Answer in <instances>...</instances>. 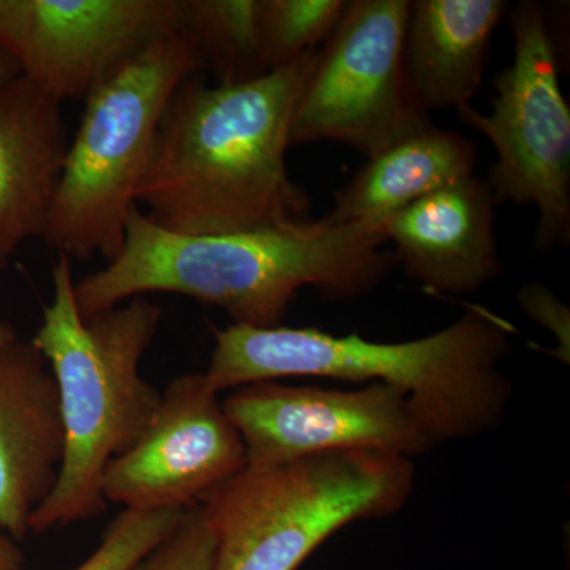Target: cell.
Returning <instances> with one entry per match:
<instances>
[{"instance_id":"obj_10","label":"cell","mask_w":570,"mask_h":570,"mask_svg":"<svg viewBox=\"0 0 570 570\" xmlns=\"http://www.w3.org/2000/svg\"><path fill=\"white\" fill-rule=\"evenodd\" d=\"M179 21L181 0H0V50L59 102L86 100Z\"/></svg>"},{"instance_id":"obj_9","label":"cell","mask_w":570,"mask_h":570,"mask_svg":"<svg viewBox=\"0 0 570 570\" xmlns=\"http://www.w3.org/2000/svg\"><path fill=\"white\" fill-rule=\"evenodd\" d=\"M223 403L245 444L247 466L348 450L412 460L438 445L406 393L385 384L326 390L258 382Z\"/></svg>"},{"instance_id":"obj_21","label":"cell","mask_w":570,"mask_h":570,"mask_svg":"<svg viewBox=\"0 0 570 570\" xmlns=\"http://www.w3.org/2000/svg\"><path fill=\"white\" fill-rule=\"evenodd\" d=\"M523 313L535 324L549 330L558 341V356L569 363L570 311L546 284H524L517 295Z\"/></svg>"},{"instance_id":"obj_19","label":"cell","mask_w":570,"mask_h":570,"mask_svg":"<svg viewBox=\"0 0 570 570\" xmlns=\"http://www.w3.org/2000/svg\"><path fill=\"white\" fill-rule=\"evenodd\" d=\"M186 515L187 510L124 509L108 524L97 550L75 570H135L181 527Z\"/></svg>"},{"instance_id":"obj_18","label":"cell","mask_w":570,"mask_h":570,"mask_svg":"<svg viewBox=\"0 0 570 570\" xmlns=\"http://www.w3.org/2000/svg\"><path fill=\"white\" fill-rule=\"evenodd\" d=\"M347 0H261L262 50L273 71L318 50L330 39Z\"/></svg>"},{"instance_id":"obj_1","label":"cell","mask_w":570,"mask_h":570,"mask_svg":"<svg viewBox=\"0 0 570 570\" xmlns=\"http://www.w3.org/2000/svg\"><path fill=\"white\" fill-rule=\"evenodd\" d=\"M385 243L381 225L326 216L235 234H175L135 205L121 250L75 284V302L91 321L137 296L178 294L219 307L234 325L272 328L302 288L328 299L373 291L390 269Z\"/></svg>"},{"instance_id":"obj_17","label":"cell","mask_w":570,"mask_h":570,"mask_svg":"<svg viewBox=\"0 0 570 570\" xmlns=\"http://www.w3.org/2000/svg\"><path fill=\"white\" fill-rule=\"evenodd\" d=\"M179 31L193 40L217 85L268 73L262 50L261 0H181Z\"/></svg>"},{"instance_id":"obj_14","label":"cell","mask_w":570,"mask_h":570,"mask_svg":"<svg viewBox=\"0 0 570 570\" xmlns=\"http://www.w3.org/2000/svg\"><path fill=\"white\" fill-rule=\"evenodd\" d=\"M61 107L22 75L0 88V272L47 234L70 142Z\"/></svg>"},{"instance_id":"obj_3","label":"cell","mask_w":570,"mask_h":570,"mask_svg":"<svg viewBox=\"0 0 570 570\" xmlns=\"http://www.w3.org/2000/svg\"><path fill=\"white\" fill-rule=\"evenodd\" d=\"M504 318L482 306L434 335L406 343H374L313 326L228 325L214 333L205 379L214 392L284 377H325L401 390L439 444L498 430L512 385L501 373L510 351Z\"/></svg>"},{"instance_id":"obj_11","label":"cell","mask_w":570,"mask_h":570,"mask_svg":"<svg viewBox=\"0 0 570 570\" xmlns=\"http://www.w3.org/2000/svg\"><path fill=\"white\" fill-rule=\"evenodd\" d=\"M247 466L246 449L205 374H184L163 392L153 422L105 471V501L124 509L189 510Z\"/></svg>"},{"instance_id":"obj_20","label":"cell","mask_w":570,"mask_h":570,"mask_svg":"<svg viewBox=\"0 0 570 570\" xmlns=\"http://www.w3.org/2000/svg\"><path fill=\"white\" fill-rule=\"evenodd\" d=\"M216 539L204 508L187 510L181 527L135 570H212Z\"/></svg>"},{"instance_id":"obj_23","label":"cell","mask_w":570,"mask_h":570,"mask_svg":"<svg viewBox=\"0 0 570 570\" xmlns=\"http://www.w3.org/2000/svg\"><path fill=\"white\" fill-rule=\"evenodd\" d=\"M18 77H21L20 67L6 51L0 50V88L9 85L10 81L17 80Z\"/></svg>"},{"instance_id":"obj_5","label":"cell","mask_w":570,"mask_h":570,"mask_svg":"<svg viewBox=\"0 0 570 570\" xmlns=\"http://www.w3.org/2000/svg\"><path fill=\"white\" fill-rule=\"evenodd\" d=\"M414 487L412 460L370 450L246 466L202 504L212 570H296L347 524L395 515Z\"/></svg>"},{"instance_id":"obj_12","label":"cell","mask_w":570,"mask_h":570,"mask_svg":"<svg viewBox=\"0 0 570 570\" xmlns=\"http://www.w3.org/2000/svg\"><path fill=\"white\" fill-rule=\"evenodd\" d=\"M66 434L58 385L31 341L0 348V531L22 542L61 472Z\"/></svg>"},{"instance_id":"obj_8","label":"cell","mask_w":570,"mask_h":570,"mask_svg":"<svg viewBox=\"0 0 570 570\" xmlns=\"http://www.w3.org/2000/svg\"><path fill=\"white\" fill-rule=\"evenodd\" d=\"M409 0H351L307 78L291 146L337 141L374 159L433 127L409 85Z\"/></svg>"},{"instance_id":"obj_6","label":"cell","mask_w":570,"mask_h":570,"mask_svg":"<svg viewBox=\"0 0 570 570\" xmlns=\"http://www.w3.org/2000/svg\"><path fill=\"white\" fill-rule=\"evenodd\" d=\"M202 69L193 40L179 31L154 41L86 97L43 236L50 249L80 261L119 254L165 108Z\"/></svg>"},{"instance_id":"obj_13","label":"cell","mask_w":570,"mask_h":570,"mask_svg":"<svg viewBox=\"0 0 570 570\" xmlns=\"http://www.w3.org/2000/svg\"><path fill=\"white\" fill-rule=\"evenodd\" d=\"M494 198L478 176L420 198L385 224L406 275L434 294H471L502 273Z\"/></svg>"},{"instance_id":"obj_4","label":"cell","mask_w":570,"mask_h":570,"mask_svg":"<svg viewBox=\"0 0 570 570\" xmlns=\"http://www.w3.org/2000/svg\"><path fill=\"white\" fill-rule=\"evenodd\" d=\"M52 299L31 343L50 366L66 434L58 483L32 515L31 534L97 519L107 510L105 471L153 422L163 392L140 373L163 309L145 296L82 321L71 261L58 254Z\"/></svg>"},{"instance_id":"obj_24","label":"cell","mask_w":570,"mask_h":570,"mask_svg":"<svg viewBox=\"0 0 570 570\" xmlns=\"http://www.w3.org/2000/svg\"><path fill=\"white\" fill-rule=\"evenodd\" d=\"M17 340L18 335L13 326L7 324V322H0V348L9 346V344Z\"/></svg>"},{"instance_id":"obj_22","label":"cell","mask_w":570,"mask_h":570,"mask_svg":"<svg viewBox=\"0 0 570 570\" xmlns=\"http://www.w3.org/2000/svg\"><path fill=\"white\" fill-rule=\"evenodd\" d=\"M0 570H24V554L14 540L0 534Z\"/></svg>"},{"instance_id":"obj_16","label":"cell","mask_w":570,"mask_h":570,"mask_svg":"<svg viewBox=\"0 0 570 570\" xmlns=\"http://www.w3.org/2000/svg\"><path fill=\"white\" fill-rule=\"evenodd\" d=\"M478 160V149L469 138L430 127L367 160L337 190L326 217L385 228L390 217L420 198L474 176Z\"/></svg>"},{"instance_id":"obj_7","label":"cell","mask_w":570,"mask_h":570,"mask_svg":"<svg viewBox=\"0 0 570 570\" xmlns=\"http://www.w3.org/2000/svg\"><path fill=\"white\" fill-rule=\"evenodd\" d=\"M512 33L513 61L494 78L490 115L471 105L459 115L497 151L487 179L494 204L534 205V249L549 253L570 239V108L538 2L513 9Z\"/></svg>"},{"instance_id":"obj_2","label":"cell","mask_w":570,"mask_h":570,"mask_svg":"<svg viewBox=\"0 0 570 570\" xmlns=\"http://www.w3.org/2000/svg\"><path fill=\"white\" fill-rule=\"evenodd\" d=\"M317 51L255 80L176 89L135 202L154 224L220 235L305 220L309 197L288 175L296 104Z\"/></svg>"},{"instance_id":"obj_15","label":"cell","mask_w":570,"mask_h":570,"mask_svg":"<svg viewBox=\"0 0 570 570\" xmlns=\"http://www.w3.org/2000/svg\"><path fill=\"white\" fill-rule=\"evenodd\" d=\"M504 0H414L404 63L409 85L426 112L466 107L479 91Z\"/></svg>"}]
</instances>
